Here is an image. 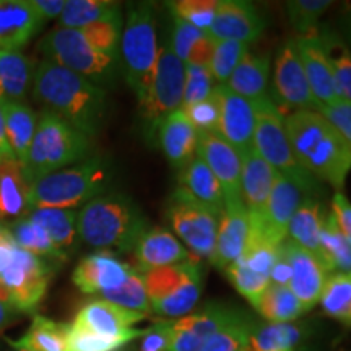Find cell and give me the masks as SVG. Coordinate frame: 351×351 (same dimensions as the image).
Wrapping results in <instances>:
<instances>
[{
	"label": "cell",
	"mask_w": 351,
	"mask_h": 351,
	"mask_svg": "<svg viewBox=\"0 0 351 351\" xmlns=\"http://www.w3.org/2000/svg\"><path fill=\"white\" fill-rule=\"evenodd\" d=\"M33 98L86 137L98 135L106 116L108 93L86 78L43 59L34 70Z\"/></svg>",
	"instance_id": "1"
},
{
	"label": "cell",
	"mask_w": 351,
	"mask_h": 351,
	"mask_svg": "<svg viewBox=\"0 0 351 351\" xmlns=\"http://www.w3.org/2000/svg\"><path fill=\"white\" fill-rule=\"evenodd\" d=\"M285 130L298 165L319 182L343 192L351 171V145L317 111H293Z\"/></svg>",
	"instance_id": "2"
},
{
	"label": "cell",
	"mask_w": 351,
	"mask_h": 351,
	"mask_svg": "<svg viewBox=\"0 0 351 351\" xmlns=\"http://www.w3.org/2000/svg\"><path fill=\"white\" fill-rule=\"evenodd\" d=\"M147 230V217L121 192H108L88 202L77 218L78 238L98 251L134 252Z\"/></svg>",
	"instance_id": "3"
},
{
	"label": "cell",
	"mask_w": 351,
	"mask_h": 351,
	"mask_svg": "<svg viewBox=\"0 0 351 351\" xmlns=\"http://www.w3.org/2000/svg\"><path fill=\"white\" fill-rule=\"evenodd\" d=\"M114 181L112 165L103 156L91 155L85 161L44 176L32 184L34 208L83 207L96 197L108 194Z\"/></svg>",
	"instance_id": "4"
},
{
	"label": "cell",
	"mask_w": 351,
	"mask_h": 351,
	"mask_svg": "<svg viewBox=\"0 0 351 351\" xmlns=\"http://www.w3.org/2000/svg\"><path fill=\"white\" fill-rule=\"evenodd\" d=\"M91 156V138L49 111H41L23 165L29 182L56 173Z\"/></svg>",
	"instance_id": "5"
},
{
	"label": "cell",
	"mask_w": 351,
	"mask_h": 351,
	"mask_svg": "<svg viewBox=\"0 0 351 351\" xmlns=\"http://www.w3.org/2000/svg\"><path fill=\"white\" fill-rule=\"evenodd\" d=\"M51 276V262L21 249L5 230L0 236V300L33 314L46 298Z\"/></svg>",
	"instance_id": "6"
},
{
	"label": "cell",
	"mask_w": 351,
	"mask_h": 351,
	"mask_svg": "<svg viewBox=\"0 0 351 351\" xmlns=\"http://www.w3.org/2000/svg\"><path fill=\"white\" fill-rule=\"evenodd\" d=\"M160 44L152 3H135L127 10L119 43L121 75L137 99L147 91L155 70Z\"/></svg>",
	"instance_id": "7"
},
{
	"label": "cell",
	"mask_w": 351,
	"mask_h": 351,
	"mask_svg": "<svg viewBox=\"0 0 351 351\" xmlns=\"http://www.w3.org/2000/svg\"><path fill=\"white\" fill-rule=\"evenodd\" d=\"M142 276L152 313L163 320H176L191 314L204 288L200 261L195 257L176 265L145 271Z\"/></svg>",
	"instance_id": "8"
},
{
	"label": "cell",
	"mask_w": 351,
	"mask_h": 351,
	"mask_svg": "<svg viewBox=\"0 0 351 351\" xmlns=\"http://www.w3.org/2000/svg\"><path fill=\"white\" fill-rule=\"evenodd\" d=\"M256 108V130L254 150L269 163L276 173L288 178L304 194H317L320 182L298 165L291 145L285 130V117L269 95L254 103Z\"/></svg>",
	"instance_id": "9"
},
{
	"label": "cell",
	"mask_w": 351,
	"mask_h": 351,
	"mask_svg": "<svg viewBox=\"0 0 351 351\" xmlns=\"http://www.w3.org/2000/svg\"><path fill=\"white\" fill-rule=\"evenodd\" d=\"M44 59L56 62L103 88L121 75L119 57L95 49L78 29L56 28L39 43Z\"/></svg>",
	"instance_id": "10"
},
{
	"label": "cell",
	"mask_w": 351,
	"mask_h": 351,
	"mask_svg": "<svg viewBox=\"0 0 351 351\" xmlns=\"http://www.w3.org/2000/svg\"><path fill=\"white\" fill-rule=\"evenodd\" d=\"M184 78L186 65L178 59L169 43H163L158 52L150 85L138 99V114L148 140L156 138L161 122L169 114L182 109Z\"/></svg>",
	"instance_id": "11"
},
{
	"label": "cell",
	"mask_w": 351,
	"mask_h": 351,
	"mask_svg": "<svg viewBox=\"0 0 351 351\" xmlns=\"http://www.w3.org/2000/svg\"><path fill=\"white\" fill-rule=\"evenodd\" d=\"M166 218L173 228L176 238L184 243L192 256L199 261L200 258L210 261L217 241V215L178 192H173L166 210Z\"/></svg>",
	"instance_id": "12"
},
{
	"label": "cell",
	"mask_w": 351,
	"mask_h": 351,
	"mask_svg": "<svg viewBox=\"0 0 351 351\" xmlns=\"http://www.w3.org/2000/svg\"><path fill=\"white\" fill-rule=\"evenodd\" d=\"M244 314L238 307L213 301L181 319L171 320L168 351H202L215 332Z\"/></svg>",
	"instance_id": "13"
},
{
	"label": "cell",
	"mask_w": 351,
	"mask_h": 351,
	"mask_svg": "<svg viewBox=\"0 0 351 351\" xmlns=\"http://www.w3.org/2000/svg\"><path fill=\"white\" fill-rule=\"evenodd\" d=\"M302 197H304V192L301 187L276 173L269 200L262 213L249 217L251 234L258 236L274 245L282 244L288 236V226L293 215L304 200Z\"/></svg>",
	"instance_id": "14"
},
{
	"label": "cell",
	"mask_w": 351,
	"mask_h": 351,
	"mask_svg": "<svg viewBox=\"0 0 351 351\" xmlns=\"http://www.w3.org/2000/svg\"><path fill=\"white\" fill-rule=\"evenodd\" d=\"M274 91L287 108L295 111H317V103L307 83L295 39L285 41L276 52Z\"/></svg>",
	"instance_id": "15"
},
{
	"label": "cell",
	"mask_w": 351,
	"mask_h": 351,
	"mask_svg": "<svg viewBox=\"0 0 351 351\" xmlns=\"http://www.w3.org/2000/svg\"><path fill=\"white\" fill-rule=\"evenodd\" d=\"M147 317L145 314L124 307L112 304L104 300H95L86 302L78 311L72 326L85 328L96 335L108 337V339H124L134 341L143 335V330L135 328V324L142 322Z\"/></svg>",
	"instance_id": "16"
},
{
	"label": "cell",
	"mask_w": 351,
	"mask_h": 351,
	"mask_svg": "<svg viewBox=\"0 0 351 351\" xmlns=\"http://www.w3.org/2000/svg\"><path fill=\"white\" fill-rule=\"evenodd\" d=\"M215 95L219 104L217 134L231 147H234L239 155H244L254 148V130H256L254 103L232 93L225 85L215 86Z\"/></svg>",
	"instance_id": "17"
},
{
	"label": "cell",
	"mask_w": 351,
	"mask_h": 351,
	"mask_svg": "<svg viewBox=\"0 0 351 351\" xmlns=\"http://www.w3.org/2000/svg\"><path fill=\"white\" fill-rule=\"evenodd\" d=\"M280 252L283 254V257L291 267V278H289L288 288L295 293V296L307 313L319 302L330 274L319 257L291 243L289 239H285L280 244Z\"/></svg>",
	"instance_id": "18"
},
{
	"label": "cell",
	"mask_w": 351,
	"mask_h": 351,
	"mask_svg": "<svg viewBox=\"0 0 351 351\" xmlns=\"http://www.w3.org/2000/svg\"><path fill=\"white\" fill-rule=\"evenodd\" d=\"M134 270L112 251H98L78 262L72 280L82 293L101 298L122 287Z\"/></svg>",
	"instance_id": "19"
},
{
	"label": "cell",
	"mask_w": 351,
	"mask_h": 351,
	"mask_svg": "<svg viewBox=\"0 0 351 351\" xmlns=\"http://www.w3.org/2000/svg\"><path fill=\"white\" fill-rule=\"evenodd\" d=\"M197 156L208 166L221 186L225 202L241 199V171L243 160L239 152L231 147L217 132H205L199 135Z\"/></svg>",
	"instance_id": "20"
},
{
	"label": "cell",
	"mask_w": 351,
	"mask_h": 351,
	"mask_svg": "<svg viewBox=\"0 0 351 351\" xmlns=\"http://www.w3.org/2000/svg\"><path fill=\"white\" fill-rule=\"evenodd\" d=\"M263 29L265 20L251 2L218 0L208 36L213 41H238L249 46L262 36Z\"/></svg>",
	"instance_id": "21"
},
{
	"label": "cell",
	"mask_w": 351,
	"mask_h": 351,
	"mask_svg": "<svg viewBox=\"0 0 351 351\" xmlns=\"http://www.w3.org/2000/svg\"><path fill=\"white\" fill-rule=\"evenodd\" d=\"M251 234V221L243 200L225 202V210L218 218V231L210 262L219 270H226L243 254Z\"/></svg>",
	"instance_id": "22"
},
{
	"label": "cell",
	"mask_w": 351,
	"mask_h": 351,
	"mask_svg": "<svg viewBox=\"0 0 351 351\" xmlns=\"http://www.w3.org/2000/svg\"><path fill=\"white\" fill-rule=\"evenodd\" d=\"M44 23L32 0H0V49L20 52Z\"/></svg>",
	"instance_id": "23"
},
{
	"label": "cell",
	"mask_w": 351,
	"mask_h": 351,
	"mask_svg": "<svg viewBox=\"0 0 351 351\" xmlns=\"http://www.w3.org/2000/svg\"><path fill=\"white\" fill-rule=\"evenodd\" d=\"M295 44L317 108L339 99L330 65H328L327 57L324 54L322 46H320L317 29L314 33L298 36Z\"/></svg>",
	"instance_id": "24"
},
{
	"label": "cell",
	"mask_w": 351,
	"mask_h": 351,
	"mask_svg": "<svg viewBox=\"0 0 351 351\" xmlns=\"http://www.w3.org/2000/svg\"><path fill=\"white\" fill-rule=\"evenodd\" d=\"M134 254L137 262L135 270L140 274L176 265L194 257L186 245L165 228H148L135 245Z\"/></svg>",
	"instance_id": "25"
},
{
	"label": "cell",
	"mask_w": 351,
	"mask_h": 351,
	"mask_svg": "<svg viewBox=\"0 0 351 351\" xmlns=\"http://www.w3.org/2000/svg\"><path fill=\"white\" fill-rule=\"evenodd\" d=\"M199 135L182 109H179L161 122L156 140L168 163L181 171L197 156Z\"/></svg>",
	"instance_id": "26"
},
{
	"label": "cell",
	"mask_w": 351,
	"mask_h": 351,
	"mask_svg": "<svg viewBox=\"0 0 351 351\" xmlns=\"http://www.w3.org/2000/svg\"><path fill=\"white\" fill-rule=\"evenodd\" d=\"M174 192L210 210L218 218L225 210V195L221 186L199 156H195L186 168L179 171L178 187Z\"/></svg>",
	"instance_id": "27"
},
{
	"label": "cell",
	"mask_w": 351,
	"mask_h": 351,
	"mask_svg": "<svg viewBox=\"0 0 351 351\" xmlns=\"http://www.w3.org/2000/svg\"><path fill=\"white\" fill-rule=\"evenodd\" d=\"M33 210L32 182L25 176L19 160L0 163V219H19L28 217Z\"/></svg>",
	"instance_id": "28"
},
{
	"label": "cell",
	"mask_w": 351,
	"mask_h": 351,
	"mask_svg": "<svg viewBox=\"0 0 351 351\" xmlns=\"http://www.w3.org/2000/svg\"><path fill=\"white\" fill-rule=\"evenodd\" d=\"M243 171H241V199L249 217L262 213L274 186L276 171L267 163L258 153L249 150L241 155Z\"/></svg>",
	"instance_id": "29"
},
{
	"label": "cell",
	"mask_w": 351,
	"mask_h": 351,
	"mask_svg": "<svg viewBox=\"0 0 351 351\" xmlns=\"http://www.w3.org/2000/svg\"><path fill=\"white\" fill-rule=\"evenodd\" d=\"M0 109L5 122L7 138L13 155L25 165L38 125V114L28 104L15 101H0Z\"/></svg>",
	"instance_id": "30"
},
{
	"label": "cell",
	"mask_w": 351,
	"mask_h": 351,
	"mask_svg": "<svg viewBox=\"0 0 351 351\" xmlns=\"http://www.w3.org/2000/svg\"><path fill=\"white\" fill-rule=\"evenodd\" d=\"M270 75L269 56H258L247 52L241 64L234 69L231 77L228 78L225 86L232 93L256 103L263 96H267V85Z\"/></svg>",
	"instance_id": "31"
},
{
	"label": "cell",
	"mask_w": 351,
	"mask_h": 351,
	"mask_svg": "<svg viewBox=\"0 0 351 351\" xmlns=\"http://www.w3.org/2000/svg\"><path fill=\"white\" fill-rule=\"evenodd\" d=\"M169 46L178 59L189 65L208 67L215 51V41L208 34L202 33L195 26L189 25L178 16H173V32Z\"/></svg>",
	"instance_id": "32"
},
{
	"label": "cell",
	"mask_w": 351,
	"mask_h": 351,
	"mask_svg": "<svg viewBox=\"0 0 351 351\" xmlns=\"http://www.w3.org/2000/svg\"><path fill=\"white\" fill-rule=\"evenodd\" d=\"M322 205L315 199H304L302 204L293 215L288 226L287 239L295 243L300 247L306 249L315 257L322 261V249H320V230H322L324 218Z\"/></svg>",
	"instance_id": "33"
},
{
	"label": "cell",
	"mask_w": 351,
	"mask_h": 351,
	"mask_svg": "<svg viewBox=\"0 0 351 351\" xmlns=\"http://www.w3.org/2000/svg\"><path fill=\"white\" fill-rule=\"evenodd\" d=\"M307 337L304 324L257 322L254 320L247 351H289Z\"/></svg>",
	"instance_id": "34"
},
{
	"label": "cell",
	"mask_w": 351,
	"mask_h": 351,
	"mask_svg": "<svg viewBox=\"0 0 351 351\" xmlns=\"http://www.w3.org/2000/svg\"><path fill=\"white\" fill-rule=\"evenodd\" d=\"M317 36L330 65L339 99L351 103V51L348 44L343 41L339 32L328 26H319Z\"/></svg>",
	"instance_id": "35"
},
{
	"label": "cell",
	"mask_w": 351,
	"mask_h": 351,
	"mask_svg": "<svg viewBox=\"0 0 351 351\" xmlns=\"http://www.w3.org/2000/svg\"><path fill=\"white\" fill-rule=\"evenodd\" d=\"M33 78L34 70L29 59L21 52L0 49V101L25 103Z\"/></svg>",
	"instance_id": "36"
},
{
	"label": "cell",
	"mask_w": 351,
	"mask_h": 351,
	"mask_svg": "<svg viewBox=\"0 0 351 351\" xmlns=\"http://www.w3.org/2000/svg\"><path fill=\"white\" fill-rule=\"evenodd\" d=\"M28 218L47 232L59 251L69 256L78 239L77 218L78 212L72 208H34Z\"/></svg>",
	"instance_id": "37"
},
{
	"label": "cell",
	"mask_w": 351,
	"mask_h": 351,
	"mask_svg": "<svg viewBox=\"0 0 351 351\" xmlns=\"http://www.w3.org/2000/svg\"><path fill=\"white\" fill-rule=\"evenodd\" d=\"M69 328L70 324L56 322L46 315H34L25 335L10 341V345L28 351H67Z\"/></svg>",
	"instance_id": "38"
},
{
	"label": "cell",
	"mask_w": 351,
	"mask_h": 351,
	"mask_svg": "<svg viewBox=\"0 0 351 351\" xmlns=\"http://www.w3.org/2000/svg\"><path fill=\"white\" fill-rule=\"evenodd\" d=\"M122 19L121 3L111 0H65L59 28L80 29L96 21Z\"/></svg>",
	"instance_id": "39"
},
{
	"label": "cell",
	"mask_w": 351,
	"mask_h": 351,
	"mask_svg": "<svg viewBox=\"0 0 351 351\" xmlns=\"http://www.w3.org/2000/svg\"><path fill=\"white\" fill-rule=\"evenodd\" d=\"M252 307L265 319V322L276 324L295 322L306 313L291 289L274 283L262 293Z\"/></svg>",
	"instance_id": "40"
},
{
	"label": "cell",
	"mask_w": 351,
	"mask_h": 351,
	"mask_svg": "<svg viewBox=\"0 0 351 351\" xmlns=\"http://www.w3.org/2000/svg\"><path fill=\"white\" fill-rule=\"evenodd\" d=\"M322 263L328 274L351 275V244L341 234L333 213H327L320 230Z\"/></svg>",
	"instance_id": "41"
},
{
	"label": "cell",
	"mask_w": 351,
	"mask_h": 351,
	"mask_svg": "<svg viewBox=\"0 0 351 351\" xmlns=\"http://www.w3.org/2000/svg\"><path fill=\"white\" fill-rule=\"evenodd\" d=\"M7 231L21 249L34 254V256L51 262L67 258V256L62 251H59L57 245L52 243L47 232L36 223H33L28 217L7 221Z\"/></svg>",
	"instance_id": "42"
},
{
	"label": "cell",
	"mask_w": 351,
	"mask_h": 351,
	"mask_svg": "<svg viewBox=\"0 0 351 351\" xmlns=\"http://www.w3.org/2000/svg\"><path fill=\"white\" fill-rule=\"evenodd\" d=\"M319 304L328 317L351 328V275H328Z\"/></svg>",
	"instance_id": "43"
},
{
	"label": "cell",
	"mask_w": 351,
	"mask_h": 351,
	"mask_svg": "<svg viewBox=\"0 0 351 351\" xmlns=\"http://www.w3.org/2000/svg\"><path fill=\"white\" fill-rule=\"evenodd\" d=\"M252 324L254 319L244 314L243 317L215 332L202 351H247Z\"/></svg>",
	"instance_id": "44"
},
{
	"label": "cell",
	"mask_w": 351,
	"mask_h": 351,
	"mask_svg": "<svg viewBox=\"0 0 351 351\" xmlns=\"http://www.w3.org/2000/svg\"><path fill=\"white\" fill-rule=\"evenodd\" d=\"M99 300L109 301L112 302V304L124 307V309L135 311V313L145 315L152 313L150 302H148L147 296V288H145L143 283V276L137 270L132 271V275L125 280V283L122 285V287L114 289V291L106 293V295L101 296Z\"/></svg>",
	"instance_id": "45"
},
{
	"label": "cell",
	"mask_w": 351,
	"mask_h": 351,
	"mask_svg": "<svg viewBox=\"0 0 351 351\" xmlns=\"http://www.w3.org/2000/svg\"><path fill=\"white\" fill-rule=\"evenodd\" d=\"M288 20L298 36L314 33L319 28L320 16L332 7L330 0H291L285 3Z\"/></svg>",
	"instance_id": "46"
},
{
	"label": "cell",
	"mask_w": 351,
	"mask_h": 351,
	"mask_svg": "<svg viewBox=\"0 0 351 351\" xmlns=\"http://www.w3.org/2000/svg\"><path fill=\"white\" fill-rule=\"evenodd\" d=\"M249 52V46L238 41H215V51L208 69L217 85H225L234 69Z\"/></svg>",
	"instance_id": "47"
},
{
	"label": "cell",
	"mask_w": 351,
	"mask_h": 351,
	"mask_svg": "<svg viewBox=\"0 0 351 351\" xmlns=\"http://www.w3.org/2000/svg\"><path fill=\"white\" fill-rule=\"evenodd\" d=\"M166 5L169 7L171 15L208 34L217 13L218 0H178V2H168Z\"/></svg>",
	"instance_id": "48"
},
{
	"label": "cell",
	"mask_w": 351,
	"mask_h": 351,
	"mask_svg": "<svg viewBox=\"0 0 351 351\" xmlns=\"http://www.w3.org/2000/svg\"><path fill=\"white\" fill-rule=\"evenodd\" d=\"M122 25H124V20L122 19L104 20L83 26L78 32L83 34V38H85L95 49L104 52V54L119 57Z\"/></svg>",
	"instance_id": "49"
},
{
	"label": "cell",
	"mask_w": 351,
	"mask_h": 351,
	"mask_svg": "<svg viewBox=\"0 0 351 351\" xmlns=\"http://www.w3.org/2000/svg\"><path fill=\"white\" fill-rule=\"evenodd\" d=\"M186 65V78H184V98L182 108L199 103L212 96L217 82L208 67L204 65Z\"/></svg>",
	"instance_id": "50"
},
{
	"label": "cell",
	"mask_w": 351,
	"mask_h": 351,
	"mask_svg": "<svg viewBox=\"0 0 351 351\" xmlns=\"http://www.w3.org/2000/svg\"><path fill=\"white\" fill-rule=\"evenodd\" d=\"M225 274L230 278L232 287L238 289L241 296H244L245 300L251 302V306L256 304L262 293L271 285L270 278L254 274V271L247 270L238 262H232L225 270Z\"/></svg>",
	"instance_id": "51"
},
{
	"label": "cell",
	"mask_w": 351,
	"mask_h": 351,
	"mask_svg": "<svg viewBox=\"0 0 351 351\" xmlns=\"http://www.w3.org/2000/svg\"><path fill=\"white\" fill-rule=\"evenodd\" d=\"M129 343V340L108 339L70 324L67 351H119Z\"/></svg>",
	"instance_id": "52"
},
{
	"label": "cell",
	"mask_w": 351,
	"mask_h": 351,
	"mask_svg": "<svg viewBox=\"0 0 351 351\" xmlns=\"http://www.w3.org/2000/svg\"><path fill=\"white\" fill-rule=\"evenodd\" d=\"M182 111L199 134L217 132L219 121V104L217 95H215V90L212 96H208L207 99L199 101V103L191 104L187 108H182Z\"/></svg>",
	"instance_id": "53"
},
{
	"label": "cell",
	"mask_w": 351,
	"mask_h": 351,
	"mask_svg": "<svg viewBox=\"0 0 351 351\" xmlns=\"http://www.w3.org/2000/svg\"><path fill=\"white\" fill-rule=\"evenodd\" d=\"M317 112L339 130V134L351 145V103L337 99L317 108Z\"/></svg>",
	"instance_id": "54"
},
{
	"label": "cell",
	"mask_w": 351,
	"mask_h": 351,
	"mask_svg": "<svg viewBox=\"0 0 351 351\" xmlns=\"http://www.w3.org/2000/svg\"><path fill=\"white\" fill-rule=\"evenodd\" d=\"M138 351H168L171 339V320H163L153 324L150 328L143 330L140 337Z\"/></svg>",
	"instance_id": "55"
},
{
	"label": "cell",
	"mask_w": 351,
	"mask_h": 351,
	"mask_svg": "<svg viewBox=\"0 0 351 351\" xmlns=\"http://www.w3.org/2000/svg\"><path fill=\"white\" fill-rule=\"evenodd\" d=\"M332 213L337 219L341 234L351 244V202L343 192H335L332 199Z\"/></svg>",
	"instance_id": "56"
},
{
	"label": "cell",
	"mask_w": 351,
	"mask_h": 351,
	"mask_svg": "<svg viewBox=\"0 0 351 351\" xmlns=\"http://www.w3.org/2000/svg\"><path fill=\"white\" fill-rule=\"evenodd\" d=\"M32 5L44 21L59 19L65 7V0H32Z\"/></svg>",
	"instance_id": "57"
},
{
	"label": "cell",
	"mask_w": 351,
	"mask_h": 351,
	"mask_svg": "<svg viewBox=\"0 0 351 351\" xmlns=\"http://www.w3.org/2000/svg\"><path fill=\"white\" fill-rule=\"evenodd\" d=\"M289 278H291V267H289L287 258L283 257V254L280 252L274 269H271L270 282L274 285H280V287H288Z\"/></svg>",
	"instance_id": "58"
},
{
	"label": "cell",
	"mask_w": 351,
	"mask_h": 351,
	"mask_svg": "<svg viewBox=\"0 0 351 351\" xmlns=\"http://www.w3.org/2000/svg\"><path fill=\"white\" fill-rule=\"evenodd\" d=\"M21 315L23 314H21L19 309H15L10 302L0 300V332L5 330V328L10 327L12 324H15Z\"/></svg>",
	"instance_id": "59"
},
{
	"label": "cell",
	"mask_w": 351,
	"mask_h": 351,
	"mask_svg": "<svg viewBox=\"0 0 351 351\" xmlns=\"http://www.w3.org/2000/svg\"><path fill=\"white\" fill-rule=\"evenodd\" d=\"M7 160H16V158L13 155L10 143H8L5 122H3V114L2 109H0V163Z\"/></svg>",
	"instance_id": "60"
},
{
	"label": "cell",
	"mask_w": 351,
	"mask_h": 351,
	"mask_svg": "<svg viewBox=\"0 0 351 351\" xmlns=\"http://www.w3.org/2000/svg\"><path fill=\"white\" fill-rule=\"evenodd\" d=\"M340 36L343 38V41L348 44L350 51H351V3L345 7L343 10V15H341L340 19Z\"/></svg>",
	"instance_id": "61"
},
{
	"label": "cell",
	"mask_w": 351,
	"mask_h": 351,
	"mask_svg": "<svg viewBox=\"0 0 351 351\" xmlns=\"http://www.w3.org/2000/svg\"><path fill=\"white\" fill-rule=\"evenodd\" d=\"M5 230H7V221H2V219H0V236L5 232Z\"/></svg>",
	"instance_id": "62"
},
{
	"label": "cell",
	"mask_w": 351,
	"mask_h": 351,
	"mask_svg": "<svg viewBox=\"0 0 351 351\" xmlns=\"http://www.w3.org/2000/svg\"><path fill=\"white\" fill-rule=\"evenodd\" d=\"M12 351H28V350H21V348H13V346H12Z\"/></svg>",
	"instance_id": "63"
},
{
	"label": "cell",
	"mask_w": 351,
	"mask_h": 351,
	"mask_svg": "<svg viewBox=\"0 0 351 351\" xmlns=\"http://www.w3.org/2000/svg\"><path fill=\"white\" fill-rule=\"evenodd\" d=\"M289 351H296V350H289Z\"/></svg>",
	"instance_id": "64"
}]
</instances>
